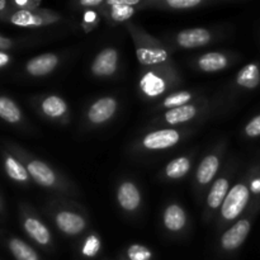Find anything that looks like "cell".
I'll use <instances>...</instances> for the list:
<instances>
[{"label": "cell", "mask_w": 260, "mask_h": 260, "mask_svg": "<svg viewBox=\"0 0 260 260\" xmlns=\"http://www.w3.org/2000/svg\"><path fill=\"white\" fill-rule=\"evenodd\" d=\"M24 230L27 231L28 235L33 239L37 244L43 246L50 245L52 238H51V233L47 229V226L42 222V221L37 220L35 217H28L24 221Z\"/></svg>", "instance_id": "obj_16"}, {"label": "cell", "mask_w": 260, "mask_h": 260, "mask_svg": "<svg viewBox=\"0 0 260 260\" xmlns=\"http://www.w3.org/2000/svg\"><path fill=\"white\" fill-rule=\"evenodd\" d=\"M212 35L206 28H189L178 33L177 43L183 48H196L211 42Z\"/></svg>", "instance_id": "obj_12"}, {"label": "cell", "mask_w": 260, "mask_h": 260, "mask_svg": "<svg viewBox=\"0 0 260 260\" xmlns=\"http://www.w3.org/2000/svg\"><path fill=\"white\" fill-rule=\"evenodd\" d=\"M245 134L249 137H258L260 136V114L254 117L245 127Z\"/></svg>", "instance_id": "obj_31"}, {"label": "cell", "mask_w": 260, "mask_h": 260, "mask_svg": "<svg viewBox=\"0 0 260 260\" xmlns=\"http://www.w3.org/2000/svg\"><path fill=\"white\" fill-rule=\"evenodd\" d=\"M18 7H37L40 3L38 2H15Z\"/></svg>", "instance_id": "obj_36"}, {"label": "cell", "mask_w": 260, "mask_h": 260, "mask_svg": "<svg viewBox=\"0 0 260 260\" xmlns=\"http://www.w3.org/2000/svg\"><path fill=\"white\" fill-rule=\"evenodd\" d=\"M41 109L43 114L52 119H58L68 113V104L62 98L57 95H50L45 98L41 103Z\"/></svg>", "instance_id": "obj_19"}, {"label": "cell", "mask_w": 260, "mask_h": 260, "mask_svg": "<svg viewBox=\"0 0 260 260\" xmlns=\"http://www.w3.org/2000/svg\"><path fill=\"white\" fill-rule=\"evenodd\" d=\"M193 95L192 93L187 90H182V91H177V93L170 94L169 96L164 99L162 102V107L167 108L168 111L169 109H174V108H179L182 106H187L188 102L192 101Z\"/></svg>", "instance_id": "obj_27"}, {"label": "cell", "mask_w": 260, "mask_h": 260, "mask_svg": "<svg viewBox=\"0 0 260 260\" xmlns=\"http://www.w3.org/2000/svg\"><path fill=\"white\" fill-rule=\"evenodd\" d=\"M118 69V51L116 48H104L96 55L91 63V73L101 78L113 75Z\"/></svg>", "instance_id": "obj_5"}, {"label": "cell", "mask_w": 260, "mask_h": 260, "mask_svg": "<svg viewBox=\"0 0 260 260\" xmlns=\"http://www.w3.org/2000/svg\"><path fill=\"white\" fill-rule=\"evenodd\" d=\"M202 4V0H168L167 5L173 9L182 10V9H192L197 8Z\"/></svg>", "instance_id": "obj_30"}, {"label": "cell", "mask_w": 260, "mask_h": 260, "mask_svg": "<svg viewBox=\"0 0 260 260\" xmlns=\"http://www.w3.org/2000/svg\"><path fill=\"white\" fill-rule=\"evenodd\" d=\"M249 189H250V193L253 192L254 194H260V175L251 179V184Z\"/></svg>", "instance_id": "obj_32"}, {"label": "cell", "mask_w": 260, "mask_h": 260, "mask_svg": "<svg viewBox=\"0 0 260 260\" xmlns=\"http://www.w3.org/2000/svg\"><path fill=\"white\" fill-rule=\"evenodd\" d=\"M27 170L28 174L33 178V180L42 187L52 188L60 185V183H58L60 179L56 175V173L43 161L30 160L27 164Z\"/></svg>", "instance_id": "obj_8"}, {"label": "cell", "mask_w": 260, "mask_h": 260, "mask_svg": "<svg viewBox=\"0 0 260 260\" xmlns=\"http://www.w3.org/2000/svg\"><path fill=\"white\" fill-rule=\"evenodd\" d=\"M79 4H80L81 7L93 8V7H99V5L104 4V2H102V0H81Z\"/></svg>", "instance_id": "obj_33"}, {"label": "cell", "mask_w": 260, "mask_h": 260, "mask_svg": "<svg viewBox=\"0 0 260 260\" xmlns=\"http://www.w3.org/2000/svg\"><path fill=\"white\" fill-rule=\"evenodd\" d=\"M180 134L177 129H159L147 134L142 140V146L147 150H165L175 146L179 142Z\"/></svg>", "instance_id": "obj_3"}, {"label": "cell", "mask_w": 260, "mask_h": 260, "mask_svg": "<svg viewBox=\"0 0 260 260\" xmlns=\"http://www.w3.org/2000/svg\"><path fill=\"white\" fill-rule=\"evenodd\" d=\"M220 168V159L216 155H208L201 161L197 169V180L200 184L206 185L212 182Z\"/></svg>", "instance_id": "obj_17"}, {"label": "cell", "mask_w": 260, "mask_h": 260, "mask_svg": "<svg viewBox=\"0 0 260 260\" xmlns=\"http://www.w3.org/2000/svg\"><path fill=\"white\" fill-rule=\"evenodd\" d=\"M168 81L159 71H146L140 79V89L149 98H156L167 90Z\"/></svg>", "instance_id": "obj_11"}, {"label": "cell", "mask_w": 260, "mask_h": 260, "mask_svg": "<svg viewBox=\"0 0 260 260\" xmlns=\"http://www.w3.org/2000/svg\"><path fill=\"white\" fill-rule=\"evenodd\" d=\"M57 65L58 57L55 53H45L28 61L25 69L33 76H45L52 73Z\"/></svg>", "instance_id": "obj_13"}, {"label": "cell", "mask_w": 260, "mask_h": 260, "mask_svg": "<svg viewBox=\"0 0 260 260\" xmlns=\"http://www.w3.org/2000/svg\"><path fill=\"white\" fill-rule=\"evenodd\" d=\"M197 114V108L193 104H187V106H182L179 108L169 109L165 113L164 118L167 123L169 124H179L184 123V122L193 119Z\"/></svg>", "instance_id": "obj_22"}, {"label": "cell", "mask_w": 260, "mask_h": 260, "mask_svg": "<svg viewBox=\"0 0 260 260\" xmlns=\"http://www.w3.org/2000/svg\"><path fill=\"white\" fill-rule=\"evenodd\" d=\"M123 260H152V251L141 244H132L127 249Z\"/></svg>", "instance_id": "obj_28"}, {"label": "cell", "mask_w": 260, "mask_h": 260, "mask_svg": "<svg viewBox=\"0 0 260 260\" xmlns=\"http://www.w3.org/2000/svg\"><path fill=\"white\" fill-rule=\"evenodd\" d=\"M229 60L221 52H208L198 58V66L205 73H217L228 66Z\"/></svg>", "instance_id": "obj_18"}, {"label": "cell", "mask_w": 260, "mask_h": 260, "mask_svg": "<svg viewBox=\"0 0 260 260\" xmlns=\"http://www.w3.org/2000/svg\"><path fill=\"white\" fill-rule=\"evenodd\" d=\"M0 117L9 123H17L22 118V112L12 99L0 96Z\"/></svg>", "instance_id": "obj_23"}, {"label": "cell", "mask_w": 260, "mask_h": 260, "mask_svg": "<svg viewBox=\"0 0 260 260\" xmlns=\"http://www.w3.org/2000/svg\"><path fill=\"white\" fill-rule=\"evenodd\" d=\"M102 249L101 239L93 234V235L88 236L85 241H84L83 246H81V255L85 256V258H94V256L98 255V253Z\"/></svg>", "instance_id": "obj_29"}, {"label": "cell", "mask_w": 260, "mask_h": 260, "mask_svg": "<svg viewBox=\"0 0 260 260\" xmlns=\"http://www.w3.org/2000/svg\"><path fill=\"white\" fill-rule=\"evenodd\" d=\"M12 46V41L9 38H5L0 36V50H8Z\"/></svg>", "instance_id": "obj_34"}, {"label": "cell", "mask_w": 260, "mask_h": 260, "mask_svg": "<svg viewBox=\"0 0 260 260\" xmlns=\"http://www.w3.org/2000/svg\"><path fill=\"white\" fill-rule=\"evenodd\" d=\"M117 107H118V103H117L116 99L111 98V96H104V98L98 99L89 108V122L93 124H102L109 121L116 113Z\"/></svg>", "instance_id": "obj_6"}, {"label": "cell", "mask_w": 260, "mask_h": 260, "mask_svg": "<svg viewBox=\"0 0 260 260\" xmlns=\"http://www.w3.org/2000/svg\"><path fill=\"white\" fill-rule=\"evenodd\" d=\"M9 61H10V57H9V55H8V53L0 52V68H3V66L7 65Z\"/></svg>", "instance_id": "obj_35"}, {"label": "cell", "mask_w": 260, "mask_h": 260, "mask_svg": "<svg viewBox=\"0 0 260 260\" xmlns=\"http://www.w3.org/2000/svg\"><path fill=\"white\" fill-rule=\"evenodd\" d=\"M136 42V55L137 60L144 66H157L168 62L169 53L162 45H160L156 40L150 38L147 36L141 35L140 38L135 37Z\"/></svg>", "instance_id": "obj_1"}, {"label": "cell", "mask_w": 260, "mask_h": 260, "mask_svg": "<svg viewBox=\"0 0 260 260\" xmlns=\"http://www.w3.org/2000/svg\"><path fill=\"white\" fill-rule=\"evenodd\" d=\"M56 19H57V17L51 15L48 12L33 13L29 9L18 10L10 18L13 24L19 25V27H38V25L56 22Z\"/></svg>", "instance_id": "obj_10"}, {"label": "cell", "mask_w": 260, "mask_h": 260, "mask_svg": "<svg viewBox=\"0 0 260 260\" xmlns=\"http://www.w3.org/2000/svg\"><path fill=\"white\" fill-rule=\"evenodd\" d=\"M5 5H7V3L4 2V0H0V10H3L5 8Z\"/></svg>", "instance_id": "obj_37"}, {"label": "cell", "mask_w": 260, "mask_h": 260, "mask_svg": "<svg viewBox=\"0 0 260 260\" xmlns=\"http://www.w3.org/2000/svg\"><path fill=\"white\" fill-rule=\"evenodd\" d=\"M117 201L122 210L127 212H135L141 206V193L135 183L123 182L117 190Z\"/></svg>", "instance_id": "obj_9"}, {"label": "cell", "mask_w": 260, "mask_h": 260, "mask_svg": "<svg viewBox=\"0 0 260 260\" xmlns=\"http://www.w3.org/2000/svg\"><path fill=\"white\" fill-rule=\"evenodd\" d=\"M5 170H7L8 175L17 182H27L28 177H29L27 168L23 167L18 160L12 156H8L5 159Z\"/></svg>", "instance_id": "obj_26"}, {"label": "cell", "mask_w": 260, "mask_h": 260, "mask_svg": "<svg viewBox=\"0 0 260 260\" xmlns=\"http://www.w3.org/2000/svg\"><path fill=\"white\" fill-rule=\"evenodd\" d=\"M229 193V180L225 178H220V179L216 180L213 183V185L211 187L210 193H208L207 197V205L208 207L215 210L222 206L223 201H225L226 196Z\"/></svg>", "instance_id": "obj_21"}, {"label": "cell", "mask_w": 260, "mask_h": 260, "mask_svg": "<svg viewBox=\"0 0 260 260\" xmlns=\"http://www.w3.org/2000/svg\"><path fill=\"white\" fill-rule=\"evenodd\" d=\"M251 223L248 218L240 220L231 226L221 238V248L226 251H234L240 248L250 233Z\"/></svg>", "instance_id": "obj_4"}, {"label": "cell", "mask_w": 260, "mask_h": 260, "mask_svg": "<svg viewBox=\"0 0 260 260\" xmlns=\"http://www.w3.org/2000/svg\"><path fill=\"white\" fill-rule=\"evenodd\" d=\"M162 222L167 230L170 233H178L184 229L185 223H187V215L185 211L180 207L179 205H172L168 206L164 211V216H162Z\"/></svg>", "instance_id": "obj_15"}, {"label": "cell", "mask_w": 260, "mask_h": 260, "mask_svg": "<svg viewBox=\"0 0 260 260\" xmlns=\"http://www.w3.org/2000/svg\"><path fill=\"white\" fill-rule=\"evenodd\" d=\"M9 249L17 260H40L38 254L28 244L19 239H12L9 243Z\"/></svg>", "instance_id": "obj_25"}, {"label": "cell", "mask_w": 260, "mask_h": 260, "mask_svg": "<svg viewBox=\"0 0 260 260\" xmlns=\"http://www.w3.org/2000/svg\"><path fill=\"white\" fill-rule=\"evenodd\" d=\"M190 170V160L188 157H177L172 160L165 168V174L170 179H180Z\"/></svg>", "instance_id": "obj_24"}, {"label": "cell", "mask_w": 260, "mask_h": 260, "mask_svg": "<svg viewBox=\"0 0 260 260\" xmlns=\"http://www.w3.org/2000/svg\"><path fill=\"white\" fill-rule=\"evenodd\" d=\"M236 83L241 88L255 89L260 84V69L256 63H248L239 71Z\"/></svg>", "instance_id": "obj_20"}, {"label": "cell", "mask_w": 260, "mask_h": 260, "mask_svg": "<svg viewBox=\"0 0 260 260\" xmlns=\"http://www.w3.org/2000/svg\"><path fill=\"white\" fill-rule=\"evenodd\" d=\"M55 221L58 230L69 236L79 235L86 228V221L83 216L73 211H60L56 213Z\"/></svg>", "instance_id": "obj_7"}, {"label": "cell", "mask_w": 260, "mask_h": 260, "mask_svg": "<svg viewBox=\"0 0 260 260\" xmlns=\"http://www.w3.org/2000/svg\"><path fill=\"white\" fill-rule=\"evenodd\" d=\"M104 4L109 8V18L117 23L126 22L134 15L135 5H139L137 0H108Z\"/></svg>", "instance_id": "obj_14"}, {"label": "cell", "mask_w": 260, "mask_h": 260, "mask_svg": "<svg viewBox=\"0 0 260 260\" xmlns=\"http://www.w3.org/2000/svg\"><path fill=\"white\" fill-rule=\"evenodd\" d=\"M250 189L245 183H238L229 190L222 206H221V216L225 221H233L238 218L248 206L250 201Z\"/></svg>", "instance_id": "obj_2"}]
</instances>
